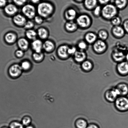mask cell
I'll use <instances>...</instances> for the list:
<instances>
[{
    "mask_svg": "<svg viewBox=\"0 0 128 128\" xmlns=\"http://www.w3.org/2000/svg\"><path fill=\"white\" fill-rule=\"evenodd\" d=\"M86 128H98L96 125H94V124H91L87 126Z\"/></svg>",
    "mask_w": 128,
    "mask_h": 128,
    "instance_id": "cell-46",
    "label": "cell"
},
{
    "mask_svg": "<svg viewBox=\"0 0 128 128\" xmlns=\"http://www.w3.org/2000/svg\"><path fill=\"white\" fill-rule=\"evenodd\" d=\"M6 128V127H4V128Z\"/></svg>",
    "mask_w": 128,
    "mask_h": 128,
    "instance_id": "cell-51",
    "label": "cell"
},
{
    "mask_svg": "<svg viewBox=\"0 0 128 128\" xmlns=\"http://www.w3.org/2000/svg\"><path fill=\"white\" fill-rule=\"evenodd\" d=\"M125 58L126 60L128 62V53L126 54V55L125 56Z\"/></svg>",
    "mask_w": 128,
    "mask_h": 128,
    "instance_id": "cell-49",
    "label": "cell"
},
{
    "mask_svg": "<svg viewBox=\"0 0 128 128\" xmlns=\"http://www.w3.org/2000/svg\"><path fill=\"white\" fill-rule=\"evenodd\" d=\"M94 50L97 52H102L105 50L106 48V45L104 41L102 40H99L94 43Z\"/></svg>",
    "mask_w": 128,
    "mask_h": 128,
    "instance_id": "cell-9",
    "label": "cell"
},
{
    "mask_svg": "<svg viewBox=\"0 0 128 128\" xmlns=\"http://www.w3.org/2000/svg\"><path fill=\"white\" fill-rule=\"evenodd\" d=\"M16 55L17 58H22L24 55L23 51L21 50H17L16 52Z\"/></svg>",
    "mask_w": 128,
    "mask_h": 128,
    "instance_id": "cell-40",
    "label": "cell"
},
{
    "mask_svg": "<svg viewBox=\"0 0 128 128\" xmlns=\"http://www.w3.org/2000/svg\"><path fill=\"white\" fill-rule=\"evenodd\" d=\"M18 9L16 6L13 4H9L6 6L4 11L7 14L10 16L14 15L18 12Z\"/></svg>",
    "mask_w": 128,
    "mask_h": 128,
    "instance_id": "cell-13",
    "label": "cell"
},
{
    "mask_svg": "<svg viewBox=\"0 0 128 128\" xmlns=\"http://www.w3.org/2000/svg\"><path fill=\"white\" fill-rule=\"evenodd\" d=\"M115 106L118 110L122 112L128 110V98L121 96L115 100Z\"/></svg>",
    "mask_w": 128,
    "mask_h": 128,
    "instance_id": "cell-3",
    "label": "cell"
},
{
    "mask_svg": "<svg viewBox=\"0 0 128 128\" xmlns=\"http://www.w3.org/2000/svg\"><path fill=\"white\" fill-rule=\"evenodd\" d=\"M119 96V92L116 88L108 90L105 94V97L107 100L111 102L116 100Z\"/></svg>",
    "mask_w": 128,
    "mask_h": 128,
    "instance_id": "cell-6",
    "label": "cell"
},
{
    "mask_svg": "<svg viewBox=\"0 0 128 128\" xmlns=\"http://www.w3.org/2000/svg\"><path fill=\"white\" fill-rule=\"evenodd\" d=\"M25 128H34V127L32 126L29 125L26 127Z\"/></svg>",
    "mask_w": 128,
    "mask_h": 128,
    "instance_id": "cell-48",
    "label": "cell"
},
{
    "mask_svg": "<svg viewBox=\"0 0 128 128\" xmlns=\"http://www.w3.org/2000/svg\"><path fill=\"white\" fill-rule=\"evenodd\" d=\"M85 39L86 42L89 43H94L96 40L97 37L96 35L94 33H89L87 34L85 36Z\"/></svg>",
    "mask_w": 128,
    "mask_h": 128,
    "instance_id": "cell-25",
    "label": "cell"
},
{
    "mask_svg": "<svg viewBox=\"0 0 128 128\" xmlns=\"http://www.w3.org/2000/svg\"><path fill=\"white\" fill-rule=\"evenodd\" d=\"M10 128H24L23 124L18 122H14L11 124Z\"/></svg>",
    "mask_w": 128,
    "mask_h": 128,
    "instance_id": "cell-34",
    "label": "cell"
},
{
    "mask_svg": "<svg viewBox=\"0 0 128 128\" xmlns=\"http://www.w3.org/2000/svg\"><path fill=\"white\" fill-rule=\"evenodd\" d=\"M22 69L19 64H13L10 67L9 70L10 75L13 78H17L20 75Z\"/></svg>",
    "mask_w": 128,
    "mask_h": 128,
    "instance_id": "cell-7",
    "label": "cell"
},
{
    "mask_svg": "<svg viewBox=\"0 0 128 128\" xmlns=\"http://www.w3.org/2000/svg\"><path fill=\"white\" fill-rule=\"evenodd\" d=\"M121 23V20L119 17H114L112 20V23L115 26H118Z\"/></svg>",
    "mask_w": 128,
    "mask_h": 128,
    "instance_id": "cell-33",
    "label": "cell"
},
{
    "mask_svg": "<svg viewBox=\"0 0 128 128\" xmlns=\"http://www.w3.org/2000/svg\"><path fill=\"white\" fill-rule=\"evenodd\" d=\"M124 30L128 33V20L124 22Z\"/></svg>",
    "mask_w": 128,
    "mask_h": 128,
    "instance_id": "cell-43",
    "label": "cell"
},
{
    "mask_svg": "<svg viewBox=\"0 0 128 128\" xmlns=\"http://www.w3.org/2000/svg\"><path fill=\"white\" fill-rule=\"evenodd\" d=\"M13 21L15 24L19 26H24L27 22L25 17L20 14L15 16L13 17Z\"/></svg>",
    "mask_w": 128,
    "mask_h": 128,
    "instance_id": "cell-10",
    "label": "cell"
},
{
    "mask_svg": "<svg viewBox=\"0 0 128 128\" xmlns=\"http://www.w3.org/2000/svg\"><path fill=\"white\" fill-rule=\"evenodd\" d=\"M34 21L38 24H40L43 23V19L42 17L40 16H36L34 18Z\"/></svg>",
    "mask_w": 128,
    "mask_h": 128,
    "instance_id": "cell-38",
    "label": "cell"
},
{
    "mask_svg": "<svg viewBox=\"0 0 128 128\" xmlns=\"http://www.w3.org/2000/svg\"><path fill=\"white\" fill-rule=\"evenodd\" d=\"M32 46L35 52L41 53L43 49V43L40 40L36 39L32 42Z\"/></svg>",
    "mask_w": 128,
    "mask_h": 128,
    "instance_id": "cell-11",
    "label": "cell"
},
{
    "mask_svg": "<svg viewBox=\"0 0 128 128\" xmlns=\"http://www.w3.org/2000/svg\"><path fill=\"white\" fill-rule=\"evenodd\" d=\"M76 22L78 25L82 28H86L90 24V18L86 15H82L77 18Z\"/></svg>",
    "mask_w": 128,
    "mask_h": 128,
    "instance_id": "cell-5",
    "label": "cell"
},
{
    "mask_svg": "<svg viewBox=\"0 0 128 128\" xmlns=\"http://www.w3.org/2000/svg\"><path fill=\"white\" fill-rule=\"evenodd\" d=\"M33 59L36 61L39 62L42 60L44 58V55L43 53H41L35 52L33 53Z\"/></svg>",
    "mask_w": 128,
    "mask_h": 128,
    "instance_id": "cell-30",
    "label": "cell"
},
{
    "mask_svg": "<svg viewBox=\"0 0 128 128\" xmlns=\"http://www.w3.org/2000/svg\"><path fill=\"white\" fill-rule=\"evenodd\" d=\"M76 0L77 1V2H82V1L83 0Z\"/></svg>",
    "mask_w": 128,
    "mask_h": 128,
    "instance_id": "cell-50",
    "label": "cell"
},
{
    "mask_svg": "<svg viewBox=\"0 0 128 128\" xmlns=\"http://www.w3.org/2000/svg\"><path fill=\"white\" fill-rule=\"evenodd\" d=\"M125 31L124 28L119 26H115L112 30L114 34L118 37H122L125 34Z\"/></svg>",
    "mask_w": 128,
    "mask_h": 128,
    "instance_id": "cell-18",
    "label": "cell"
},
{
    "mask_svg": "<svg viewBox=\"0 0 128 128\" xmlns=\"http://www.w3.org/2000/svg\"><path fill=\"white\" fill-rule=\"evenodd\" d=\"M54 48V44L51 41L47 40L43 43V49L47 52L52 51Z\"/></svg>",
    "mask_w": 128,
    "mask_h": 128,
    "instance_id": "cell-17",
    "label": "cell"
},
{
    "mask_svg": "<svg viewBox=\"0 0 128 128\" xmlns=\"http://www.w3.org/2000/svg\"><path fill=\"white\" fill-rule=\"evenodd\" d=\"M31 122L30 118L28 117H26L24 118L22 120V124L26 126L30 125Z\"/></svg>",
    "mask_w": 128,
    "mask_h": 128,
    "instance_id": "cell-35",
    "label": "cell"
},
{
    "mask_svg": "<svg viewBox=\"0 0 128 128\" xmlns=\"http://www.w3.org/2000/svg\"><path fill=\"white\" fill-rule=\"evenodd\" d=\"M64 15L67 20L71 21L74 20L76 18V12L75 10L70 8L66 11Z\"/></svg>",
    "mask_w": 128,
    "mask_h": 128,
    "instance_id": "cell-16",
    "label": "cell"
},
{
    "mask_svg": "<svg viewBox=\"0 0 128 128\" xmlns=\"http://www.w3.org/2000/svg\"><path fill=\"white\" fill-rule=\"evenodd\" d=\"M127 3V0H115V1L116 7L120 9H122L126 6Z\"/></svg>",
    "mask_w": 128,
    "mask_h": 128,
    "instance_id": "cell-27",
    "label": "cell"
},
{
    "mask_svg": "<svg viewBox=\"0 0 128 128\" xmlns=\"http://www.w3.org/2000/svg\"><path fill=\"white\" fill-rule=\"evenodd\" d=\"M92 63L88 61H85L83 62L82 64V67L84 70H90L92 68Z\"/></svg>",
    "mask_w": 128,
    "mask_h": 128,
    "instance_id": "cell-28",
    "label": "cell"
},
{
    "mask_svg": "<svg viewBox=\"0 0 128 128\" xmlns=\"http://www.w3.org/2000/svg\"><path fill=\"white\" fill-rule=\"evenodd\" d=\"M54 7L49 2H43L38 4L37 11L39 16L43 18H47L52 13Z\"/></svg>",
    "mask_w": 128,
    "mask_h": 128,
    "instance_id": "cell-1",
    "label": "cell"
},
{
    "mask_svg": "<svg viewBox=\"0 0 128 128\" xmlns=\"http://www.w3.org/2000/svg\"><path fill=\"white\" fill-rule=\"evenodd\" d=\"M110 0H98L99 3L102 4H107Z\"/></svg>",
    "mask_w": 128,
    "mask_h": 128,
    "instance_id": "cell-44",
    "label": "cell"
},
{
    "mask_svg": "<svg viewBox=\"0 0 128 128\" xmlns=\"http://www.w3.org/2000/svg\"><path fill=\"white\" fill-rule=\"evenodd\" d=\"M17 36L14 33L9 32L7 33L5 36L6 42L10 44L14 43L16 40Z\"/></svg>",
    "mask_w": 128,
    "mask_h": 128,
    "instance_id": "cell-19",
    "label": "cell"
},
{
    "mask_svg": "<svg viewBox=\"0 0 128 128\" xmlns=\"http://www.w3.org/2000/svg\"><path fill=\"white\" fill-rule=\"evenodd\" d=\"M32 3L34 4H37L39 3L40 0H30Z\"/></svg>",
    "mask_w": 128,
    "mask_h": 128,
    "instance_id": "cell-47",
    "label": "cell"
},
{
    "mask_svg": "<svg viewBox=\"0 0 128 128\" xmlns=\"http://www.w3.org/2000/svg\"><path fill=\"white\" fill-rule=\"evenodd\" d=\"M6 0H0V7H3L6 4Z\"/></svg>",
    "mask_w": 128,
    "mask_h": 128,
    "instance_id": "cell-45",
    "label": "cell"
},
{
    "mask_svg": "<svg viewBox=\"0 0 128 128\" xmlns=\"http://www.w3.org/2000/svg\"><path fill=\"white\" fill-rule=\"evenodd\" d=\"M37 35V32L33 30H28L26 32V36L30 40H36Z\"/></svg>",
    "mask_w": 128,
    "mask_h": 128,
    "instance_id": "cell-23",
    "label": "cell"
},
{
    "mask_svg": "<svg viewBox=\"0 0 128 128\" xmlns=\"http://www.w3.org/2000/svg\"><path fill=\"white\" fill-rule=\"evenodd\" d=\"M17 44L20 49L23 51L26 50L29 46L28 41L24 38H20L18 40Z\"/></svg>",
    "mask_w": 128,
    "mask_h": 128,
    "instance_id": "cell-15",
    "label": "cell"
},
{
    "mask_svg": "<svg viewBox=\"0 0 128 128\" xmlns=\"http://www.w3.org/2000/svg\"><path fill=\"white\" fill-rule=\"evenodd\" d=\"M103 17L107 19L114 18L117 13L116 6L112 4H108L103 7L102 10Z\"/></svg>",
    "mask_w": 128,
    "mask_h": 128,
    "instance_id": "cell-2",
    "label": "cell"
},
{
    "mask_svg": "<svg viewBox=\"0 0 128 128\" xmlns=\"http://www.w3.org/2000/svg\"><path fill=\"white\" fill-rule=\"evenodd\" d=\"M23 14L29 19H32L36 16V10L35 7L32 4L25 5L22 8Z\"/></svg>",
    "mask_w": 128,
    "mask_h": 128,
    "instance_id": "cell-4",
    "label": "cell"
},
{
    "mask_svg": "<svg viewBox=\"0 0 128 128\" xmlns=\"http://www.w3.org/2000/svg\"><path fill=\"white\" fill-rule=\"evenodd\" d=\"M20 66L22 70H27L30 68L31 64L29 62L26 61L22 62Z\"/></svg>",
    "mask_w": 128,
    "mask_h": 128,
    "instance_id": "cell-31",
    "label": "cell"
},
{
    "mask_svg": "<svg viewBox=\"0 0 128 128\" xmlns=\"http://www.w3.org/2000/svg\"><path fill=\"white\" fill-rule=\"evenodd\" d=\"M76 125L78 128H86L87 127V123L83 119L78 120L76 123Z\"/></svg>",
    "mask_w": 128,
    "mask_h": 128,
    "instance_id": "cell-29",
    "label": "cell"
},
{
    "mask_svg": "<svg viewBox=\"0 0 128 128\" xmlns=\"http://www.w3.org/2000/svg\"><path fill=\"white\" fill-rule=\"evenodd\" d=\"M121 96H125L128 94V85L125 83L118 84L116 88Z\"/></svg>",
    "mask_w": 128,
    "mask_h": 128,
    "instance_id": "cell-14",
    "label": "cell"
},
{
    "mask_svg": "<svg viewBox=\"0 0 128 128\" xmlns=\"http://www.w3.org/2000/svg\"><path fill=\"white\" fill-rule=\"evenodd\" d=\"M113 57L116 61L121 62L125 58V56L122 52H117L114 53Z\"/></svg>",
    "mask_w": 128,
    "mask_h": 128,
    "instance_id": "cell-24",
    "label": "cell"
},
{
    "mask_svg": "<svg viewBox=\"0 0 128 128\" xmlns=\"http://www.w3.org/2000/svg\"><path fill=\"white\" fill-rule=\"evenodd\" d=\"M98 36L102 40H105L108 38V34L107 32L104 30H101L99 32Z\"/></svg>",
    "mask_w": 128,
    "mask_h": 128,
    "instance_id": "cell-32",
    "label": "cell"
},
{
    "mask_svg": "<svg viewBox=\"0 0 128 128\" xmlns=\"http://www.w3.org/2000/svg\"><path fill=\"white\" fill-rule=\"evenodd\" d=\"M66 29L70 32H72L76 29L77 25L76 24L72 21L67 22L65 25Z\"/></svg>",
    "mask_w": 128,
    "mask_h": 128,
    "instance_id": "cell-26",
    "label": "cell"
},
{
    "mask_svg": "<svg viewBox=\"0 0 128 128\" xmlns=\"http://www.w3.org/2000/svg\"><path fill=\"white\" fill-rule=\"evenodd\" d=\"M37 34L40 38L42 39H46L48 36V30L44 28H40L38 29Z\"/></svg>",
    "mask_w": 128,
    "mask_h": 128,
    "instance_id": "cell-21",
    "label": "cell"
},
{
    "mask_svg": "<svg viewBox=\"0 0 128 128\" xmlns=\"http://www.w3.org/2000/svg\"><path fill=\"white\" fill-rule=\"evenodd\" d=\"M118 72L122 75L126 76L128 74V62H121L118 64L117 67Z\"/></svg>",
    "mask_w": 128,
    "mask_h": 128,
    "instance_id": "cell-8",
    "label": "cell"
},
{
    "mask_svg": "<svg viewBox=\"0 0 128 128\" xmlns=\"http://www.w3.org/2000/svg\"><path fill=\"white\" fill-rule=\"evenodd\" d=\"M102 12L101 8L100 6H97L95 7L94 11V13L96 16L99 15L100 12Z\"/></svg>",
    "mask_w": 128,
    "mask_h": 128,
    "instance_id": "cell-41",
    "label": "cell"
},
{
    "mask_svg": "<svg viewBox=\"0 0 128 128\" xmlns=\"http://www.w3.org/2000/svg\"><path fill=\"white\" fill-rule=\"evenodd\" d=\"M78 46L79 48L82 50H84L87 48V45L85 42H80L78 44Z\"/></svg>",
    "mask_w": 128,
    "mask_h": 128,
    "instance_id": "cell-39",
    "label": "cell"
},
{
    "mask_svg": "<svg viewBox=\"0 0 128 128\" xmlns=\"http://www.w3.org/2000/svg\"><path fill=\"white\" fill-rule=\"evenodd\" d=\"M74 56L75 60L78 62H83L86 58L85 53L82 51H77Z\"/></svg>",
    "mask_w": 128,
    "mask_h": 128,
    "instance_id": "cell-20",
    "label": "cell"
},
{
    "mask_svg": "<svg viewBox=\"0 0 128 128\" xmlns=\"http://www.w3.org/2000/svg\"><path fill=\"white\" fill-rule=\"evenodd\" d=\"M97 2V0H84V4L88 9H92L96 7Z\"/></svg>",
    "mask_w": 128,
    "mask_h": 128,
    "instance_id": "cell-22",
    "label": "cell"
},
{
    "mask_svg": "<svg viewBox=\"0 0 128 128\" xmlns=\"http://www.w3.org/2000/svg\"><path fill=\"white\" fill-rule=\"evenodd\" d=\"M34 24L33 22L31 21H28L26 22L24 26V28L28 29H30L34 26Z\"/></svg>",
    "mask_w": 128,
    "mask_h": 128,
    "instance_id": "cell-36",
    "label": "cell"
},
{
    "mask_svg": "<svg viewBox=\"0 0 128 128\" xmlns=\"http://www.w3.org/2000/svg\"><path fill=\"white\" fill-rule=\"evenodd\" d=\"M27 0H13L14 3L18 6H22L25 4Z\"/></svg>",
    "mask_w": 128,
    "mask_h": 128,
    "instance_id": "cell-37",
    "label": "cell"
},
{
    "mask_svg": "<svg viewBox=\"0 0 128 128\" xmlns=\"http://www.w3.org/2000/svg\"><path fill=\"white\" fill-rule=\"evenodd\" d=\"M76 52V49L75 48H69L68 51L69 54H74Z\"/></svg>",
    "mask_w": 128,
    "mask_h": 128,
    "instance_id": "cell-42",
    "label": "cell"
},
{
    "mask_svg": "<svg viewBox=\"0 0 128 128\" xmlns=\"http://www.w3.org/2000/svg\"><path fill=\"white\" fill-rule=\"evenodd\" d=\"M69 48V47L66 45L61 46L58 48L57 51L58 56L61 58H67L69 55L68 52Z\"/></svg>",
    "mask_w": 128,
    "mask_h": 128,
    "instance_id": "cell-12",
    "label": "cell"
}]
</instances>
